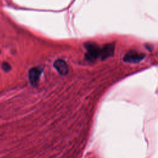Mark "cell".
Here are the masks:
<instances>
[{
  "instance_id": "6da1fadb",
  "label": "cell",
  "mask_w": 158,
  "mask_h": 158,
  "mask_svg": "<svg viewBox=\"0 0 158 158\" xmlns=\"http://www.w3.org/2000/svg\"><path fill=\"white\" fill-rule=\"evenodd\" d=\"M86 49L85 59L90 62H93L98 58H101V48L94 42H87L85 44Z\"/></svg>"
},
{
  "instance_id": "7a4b0ae2",
  "label": "cell",
  "mask_w": 158,
  "mask_h": 158,
  "mask_svg": "<svg viewBox=\"0 0 158 158\" xmlns=\"http://www.w3.org/2000/svg\"><path fill=\"white\" fill-rule=\"evenodd\" d=\"M145 56V55L142 53V52L136 51H130L124 56V61L126 62L129 63H138L144 59Z\"/></svg>"
},
{
  "instance_id": "3957f363",
  "label": "cell",
  "mask_w": 158,
  "mask_h": 158,
  "mask_svg": "<svg viewBox=\"0 0 158 158\" xmlns=\"http://www.w3.org/2000/svg\"><path fill=\"white\" fill-rule=\"evenodd\" d=\"M43 69L40 67H33L30 69L29 79L32 85L36 86L38 84Z\"/></svg>"
},
{
  "instance_id": "277c9868",
  "label": "cell",
  "mask_w": 158,
  "mask_h": 158,
  "mask_svg": "<svg viewBox=\"0 0 158 158\" xmlns=\"http://www.w3.org/2000/svg\"><path fill=\"white\" fill-rule=\"evenodd\" d=\"M114 45L113 43H109L104 45L101 48V58L102 60H104L109 57L111 56L114 54Z\"/></svg>"
},
{
  "instance_id": "5b68a950",
  "label": "cell",
  "mask_w": 158,
  "mask_h": 158,
  "mask_svg": "<svg viewBox=\"0 0 158 158\" xmlns=\"http://www.w3.org/2000/svg\"><path fill=\"white\" fill-rule=\"evenodd\" d=\"M54 67L62 76H65L68 73V67L66 62L62 59H58L54 62Z\"/></svg>"
},
{
  "instance_id": "8992f818",
  "label": "cell",
  "mask_w": 158,
  "mask_h": 158,
  "mask_svg": "<svg viewBox=\"0 0 158 158\" xmlns=\"http://www.w3.org/2000/svg\"><path fill=\"white\" fill-rule=\"evenodd\" d=\"M3 69L5 70L6 72H8L11 69V66L9 63L4 62L3 64Z\"/></svg>"
}]
</instances>
